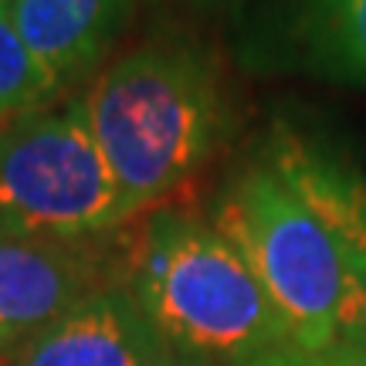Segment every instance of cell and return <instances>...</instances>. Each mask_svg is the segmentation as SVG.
Masks as SVG:
<instances>
[{
  "mask_svg": "<svg viewBox=\"0 0 366 366\" xmlns=\"http://www.w3.org/2000/svg\"><path fill=\"white\" fill-rule=\"evenodd\" d=\"M81 112L132 217L204 167L221 132V92L197 51L153 44L92 81Z\"/></svg>",
  "mask_w": 366,
  "mask_h": 366,
  "instance_id": "obj_1",
  "label": "cell"
},
{
  "mask_svg": "<svg viewBox=\"0 0 366 366\" xmlns=\"http://www.w3.org/2000/svg\"><path fill=\"white\" fill-rule=\"evenodd\" d=\"M129 292L177 353L237 366L295 342L241 251L194 217L159 214L146 227Z\"/></svg>",
  "mask_w": 366,
  "mask_h": 366,
  "instance_id": "obj_2",
  "label": "cell"
},
{
  "mask_svg": "<svg viewBox=\"0 0 366 366\" xmlns=\"http://www.w3.org/2000/svg\"><path fill=\"white\" fill-rule=\"evenodd\" d=\"M214 227L241 251L292 340L309 350L336 342L346 282L342 244L264 163L224 190Z\"/></svg>",
  "mask_w": 366,
  "mask_h": 366,
  "instance_id": "obj_3",
  "label": "cell"
},
{
  "mask_svg": "<svg viewBox=\"0 0 366 366\" xmlns=\"http://www.w3.org/2000/svg\"><path fill=\"white\" fill-rule=\"evenodd\" d=\"M126 221L85 112L31 109L0 129V234L89 241Z\"/></svg>",
  "mask_w": 366,
  "mask_h": 366,
  "instance_id": "obj_4",
  "label": "cell"
},
{
  "mask_svg": "<svg viewBox=\"0 0 366 366\" xmlns=\"http://www.w3.org/2000/svg\"><path fill=\"white\" fill-rule=\"evenodd\" d=\"M99 292V264L85 241L0 234V342L21 350L58 315Z\"/></svg>",
  "mask_w": 366,
  "mask_h": 366,
  "instance_id": "obj_5",
  "label": "cell"
},
{
  "mask_svg": "<svg viewBox=\"0 0 366 366\" xmlns=\"http://www.w3.org/2000/svg\"><path fill=\"white\" fill-rule=\"evenodd\" d=\"M170 346L129 288H99L17 350L11 366H157Z\"/></svg>",
  "mask_w": 366,
  "mask_h": 366,
  "instance_id": "obj_6",
  "label": "cell"
},
{
  "mask_svg": "<svg viewBox=\"0 0 366 366\" xmlns=\"http://www.w3.org/2000/svg\"><path fill=\"white\" fill-rule=\"evenodd\" d=\"M264 167L312 210L342 248L366 258V170L305 132L278 122L264 146Z\"/></svg>",
  "mask_w": 366,
  "mask_h": 366,
  "instance_id": "obj_7",
  "label": "cell"
},
{
  "mask_svg": "<svg viewBox=\"0 0 366 366\" xmlns=\"http://www.w3.org/2000/svg\"><path fill=\"white\" fill-rule=\"evenodd\" d=\"M17 34L61 81L99 61L122 24L126 0H4Z\"/></svg>",
  "mask_w": 366,
  "mask_h": 366,
  "instance_id": "obj_8",
  "label": "cell"
},
{
  "mask_svg": "<svg viewBox=\"0 0 366 366\" xmlns=\"http://www.w3.org/2000/svg\"><path fill=\"white\" fill-rule=\"evenodd\" d=\"M292 31L319 75L366 85V0H295Z\"/></svg>",
  "mask_w": 366,
  "mask_h": 366,
  "instance_id": "obj_9",
  "label": "cell"
},
{
  "mask_svg": "<svg viewBox=\"0 0 366 366\" xmlns=\"http://www.w3.org/2000/svg\"><path fill=\"white\" fill-rule=\"evenodd\" d=\"M54 89L58 81L21 41L11 14L0 0V119L38 109L41 99Z\"/></svg>",
  "mask_w": 366,
  "mask_h": 366,
  "instance_id": "obj_10",
  "label": "cell"
},
{
  "mask_svg": "<svg viewBox=\"0 0 366 366\" xmlns=\"http://www.w3.org/2000/svg\"><path fill=\"white\" fill-rule=\"evenodd\" d=\"M342 302H340V332L336 340L366 350V258L342 248Z\"/></svg>",
  "mask_w": 366,
  "mask_h": 366,
  "instance_id": "obj_11",
  "label": "cell"
},
{
  "mask_svg": "<svg viewBox=\"0 0 366 366\" xmlns=\"http://www.w3.org/2000/svg\"><path fill=\"white\" fill-rule=\"evenodd\" d=\"M237 366H366V350L342 340L319 346V350H309V346H299V342H285L278 350L251 356V360Z\"/></svg>",
  "mask_w": 366,
  "mask_h": 366,
  "instance_id": "obj_12",
  "label": "cell"
},
{
  "mask_svg": "<svg viewBox=\"0 0 366 366\" xmlns=\"http://www.w3.org/2000/svg\"><path fill=\"white\" fill-rule=\"evenodd\" d=\"M157 366H221V363L204 360V356H187V353H177V350H167V353L159 356Z\"/></svg>",
  "mask_w": 366,
  "mask_h": 366,
  "instance_id": "obj_13",
  "label": "cell"
},
{
  "mask_svg": "<svg viewBox=\"0 0 366 366\" xmlns=\"http://www.w3.org/2000/svg\"><path fill=\"white\" fill-rule=\"evenodd\" d=\"M0 353H4V342H0Z\"/></svg>",
  "mask_w": 366,
  "mask_h": 366,
  "instance_id": "obj_14",
  "label": "cell"
}]
</instances>
